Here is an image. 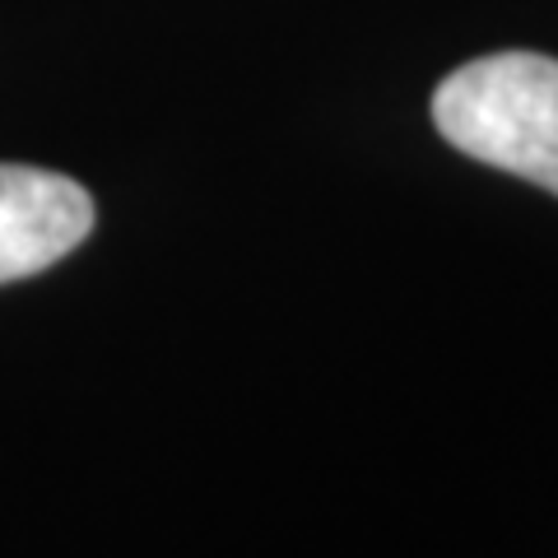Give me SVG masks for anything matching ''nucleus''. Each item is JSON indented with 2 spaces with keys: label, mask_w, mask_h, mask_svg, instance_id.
<instances>
[{
  "label": "nucleus",
  "mask_w": 558,
  "mask_h": 558,
  "mask_svg": "<svg viewBox=\"0 0 558 558\" xmlns=\"http://www.w3.org/2000/svg\"><path fill=\"white\" fill-rule=\"evenodd\" d=\"M447 145L558 196V61L498 51L447 75L433 94Z\"/></svg>",
  "instance_id": "obj_1"
},
{
  "label": "nucleus",
  "mask_w": 558,
  "mask_h": 558,
  "mask_svg": "<svg viewBox=\"0 0 558 558\" xmlns=\"http://www.w3.org/2000/svg\"><path fill=\"white\" fill-rule=\"evenodd\" d=\"M89 229L94 201L80 182L47 168L0 163V284L57 266Z\"/></svg>",
  "instance_id": "obj_2"
}]
</instances>
